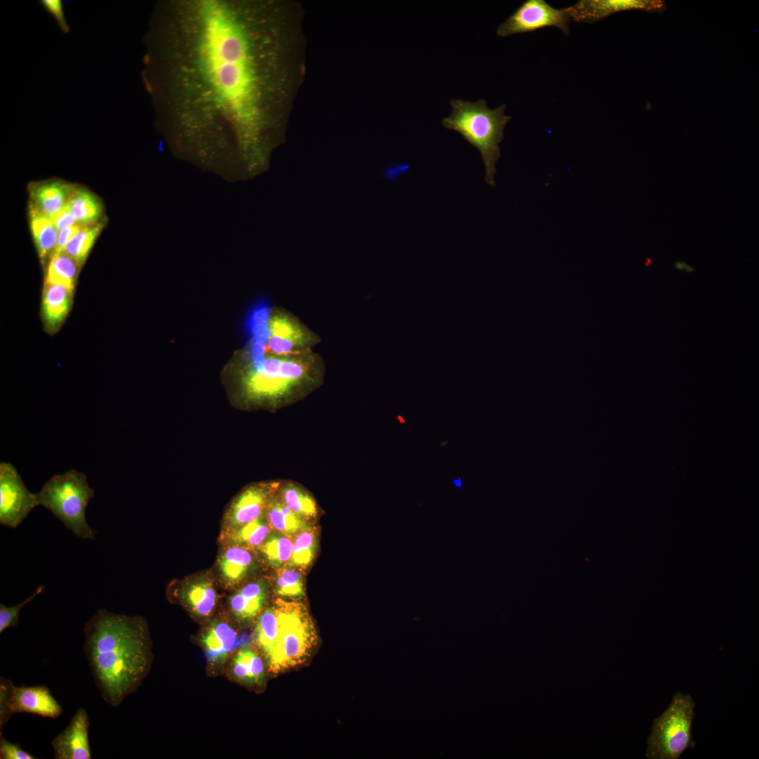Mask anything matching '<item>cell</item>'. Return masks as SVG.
<instances>
[{
    "mask_svg": "<svg viewBox=\"0 0 759 759\" xmlns=\"http://www.w3.org/2000/svg\"><path fill=\"white\" fill-rule=\"evenodd\" d=\"M83 649L103 699L112 706L133 692L149 668L150 642L137 617L99 609L86 622Z\"/></svg>",
    "mask_w": 759,
    "mask_h": 759,
    "instance_id": "obj_1",
    "label": "cell"
},
{
    "mask_svg": "<svg viewBox=\"0 0 759 759\" xmlns=\"http://www.w3.org/2000/svg\"><path fill=\"white\" fill-rule=\"evenodd\" d=\"M232 361L239 394L250 403L274 407L292 404L324 382L325 365L314 351L281 356L263 353L247 342Z\"/></svg>",
    "mask_w": 759,
    "mask_h": 759,
    "instance_id": "obj_2",
    "label": "cell"
},
{
    "mask_svg": "<svg viewBox=\"0 0 759 759\" xmlns=\"http://www.w3.org/2000/svg\"><path fill=\"white\" fill-rule=\"evenodd\" d=\"M208 25L216 80L241 118L253 122L259 117L262 92L252 51L247 41L231 27L214 19Z\"/></svg>",
    "mask_w": 759,
    "mask_h": 759,
    "instance_id": "obj_3",
    "label": "cell"
},
{
    "mask_svg": "<svg viewBox=\"0 0 759 759\" xmlns=\"http://www.w3.org/2000/svg\"><path fill=\"white\" fill-rule=\"evenodd\" d=\"M452 112L442 119V125L459 133L481 153L485 166V181L495 186L496 162L500 157L499 143L504 138V129L511 119L505 115V104L490 109L486 101L476 102L451 99Z\"/></svg>",
    "mask_w": 759,
    "mask_h": 759,
    "instance_id": "obj_4",
    "label": "cell"
},
{
    "mask_svg": "<svg viewBox=\"0 0 759 759\" xmlns=\"http://www.w3.org/2000/svg\"><path fill=\"white\" fill-rule=\"evenodd\" d=\"M247 342L265 353L292 356L308 353L321 342L320 336L289 310L265 304L250 312Z\"/></svg>",
    "mask_w": 759,
    "mask_h": 759,
    "instance_id": "obj_5",
    "label": "cell"
},
{
    "mask_svg": "<svg viewBox=\"0 0 759 759\" xmlns=\"http://www.w3.org/2000/svg\"><path fill=\"white\" fill-rule=\"evenodd\" d=\"M39 505L50 510L65 526L84 539H94L96 531L86 520V509L94 496L86 476L74 469L53 476L37 493Z\"/></svg>",
    "mask_w": 759,
    "mask_h": 759,
    "instance_id": "obj_6",
    "label": "cell"
},
{
    "mask_svg": "<svg viewBox=\"0 0 759 759\" xmlns=\"http://www.w3.org/2000/svg\"><path fill=\"white\" fill-rule=\"evenodd\" d=\"M694 707L690 695H674L667 709L654 720L647 740V758L677 759L687 748L694 747L692 737Z\"/></svg>",
    "mask_w": 759,
    "mask_h": 759,
    "instance_id": "obj_7",
    "label": "cell"
},
{
    "mask_svg": "<svg viewBox=\"0 0 759 759\" xmlns=\"http://www.w3.org/2000/svg\"><path fill=\"white\" fill-rule=\"evenodd\" d=\"M276 611L278 633L275 645L266 658L275 672L302 662L315 644L313 625L303 605L279 600Z\"/></svg>",
    "mask_w": 759,
    "mask_h": 759,
    "instance_id": "obj_8",
    "label": "cell"
},
{
    "mask_svg": "<svg viewBox=\"0 0 759 759\" xmlns=\"http://www.w3.org/2000/svg\"><path fill=\"white\" fill-rule=\"evenodd\" d=\"M27 713L44 718H56L63 708L43 685L15 686L3 677L0 681V737L4 725L13 713Z\"/></svg>",
    "mask_w": 759,
    "mask_h": 759,
    "instance_id": "obj_9",
    "label": "cell"
},
{
    "mask_svg": "<svg viewBox=\"0 0 759 759\" xmlns=\"http://www.w3.org/2000/svg\"><path fill=\"white\" fill-rule=\"evenodd\" d=\"M571 20L567 8L557 9L544 0H527L498 27L496 34L505 37L554 26L568 35Z\"/></svg>",
    "mask_w": 759,
    "mask_h": 759,
    "instance_id": "obj_10",
    "label": "cell"
},
{
    "mask_svg": "<svg viewBox=\"0 0 759 759\" xmlns=\"http://www.w3.org/2000/svg\"><path fill=\"white\" fill-rule=\"evenodd\" d=\"M39 505L37 494L25 486L15 467L0 463V524L15 528Z\"/></svg>",
    "mask_w": 759,
    "mask_h": 759,
    "instance_id": "obj_11",
    "label": "cell"
},
{
    "mask_svg": "<svg viewBox=\"0 0 759 759\" xmlns=\"http://www.w3.org/2000/svg\"><path fill=\"white\" fill-rule=\"evenodd\" d=\"M666 4L654 0H580L567 8L571 20L593 23L617 12L641 10L661 12Z\"/></svg>",
    "mask_w": 759,
    "mask_h": 759,
    "instance_id": "obj_12",
    "label": "cell"
},
{
    "mask_svg": "<svg viewBox=\"0 0 759 759\" xmlns=\"http://www.w3.org/2000/svg\"><path fill=\"white\" fill-rule=\"evenodd\" d=\"M89 720L87 712L79 708L70 723L51 741L55 759H90Z\"/></svg>",
    "mask_w": 759,
    "mask_h": 759,
    "instance_id": "obj_13",
    "label": "cell"
},
{
    "mask_svg": "<svg viewBox=\"0 0 759 759\" xmlns=\"http://www.w3.org/2000/svg\"><path fill=\"white\" fill-rule=\"evenodd\" d=\"M269 488L254 486L246 489L236 499L228 514V522L240 527L259 517L266 506Z\"/></svg>",
    "mask_w": 759,
    "mask_h": 759,
    "instance_id": "obj_14",
    "label": "cell"
},
{
    "mask_svg": "<svg viewBox=\"0 0 759 759\" xmlns=\"http://www.w3.org/2000/svg\"><path fill=\"white\" fill-rule=\"evenodd\" d=\"M74 289L45 283L42 296V316L48 331H56L67 316Z\"/></svg>",
    "mask_w": 759,
    "mask_h": 759,
    "instance_id": "obj_15",
    "label": "cell"
},
{
    "mask_svg": "<svg viewBox=\"0 0 759 759\" xmlns=\"http://www.w3.org/2000/svg\"><path fill=\"white\" fill-rule=\"evenodd\" d=\"M74 190L73 185L59 181L38 183L30 188V204L51 217L65 206Z\"/></svg>",
    "mask_w": 759,
    "mask_h": 759,
    "instance_id": "obj_16",
    "label": "cell"
},
{
    "mask_svg": "<svg viewBox=\"0 0 759 759\" xmlns=\"http://www.w3.org/2000/svg\"><path fill=\"white\" fill-rule=\"evenodd\" d=\"M30 219L32 235L39 255L43 260L55 249L58 230L51 218L30 205Z\"/></svg>",
    "mask_w": 759,
    "mask_h": 759,
    "instance_id": "obj_17",
    "label": "cell"
},
{
    "mask_svg": "<svg viewBox=\"0 0 759 759\" xmlns=\"http://www.w3.org/2000/svg\"><path fill=\"white\" fill-rule=\"evenodd\" d=\"M237 639L235 630L226 623L211 626L202 638L207 654L213 661H223L233 649Z\"/></svg>",
    "mask_w": 759,
    "mask_h": 759,
    "instance_id": "obj_18",
    "label": "cell"
},
{
    "mask_svg": "<svg viewBox=\"0 0 759 759\" xmlns=\"http://www.w3.org/2000/svg\"><path fill=\"white\" fill-rule=\"evenodd\" d=\"M265 598L264 585L261 583H251L232 597L231 607L238 618H249L259 612Z\"/></svg>",
    "mask_w": 759,
    "mask_h": 759,
    "instance_id": "obj_19",
    "label": "cell"
},
{
    "mask_svg": "<svg viewBox=\"0 0 759 759\" xmlns=\"http://www.w3.org/2000/svg\"><path fill=\"white\" fill-rule=\"evenodd\" d=\"M252 562L250 552L243 547L233 546L221 555L219 566L225 580L234 584L242 578Z\"/></svg>",
    "mask_w": 759,
    "mask_h": 759,
    "instance_id": "obj_20",
    "label": "cell"
},
{
    "mask_svg": "<svg viewBox=\"0 0 759 759\" xmlns=\"http://www.w3.org/2000/svg\"><path fill=\"white\" fill-rule=\"evenodd\" d=\"M79 267L64 252L53 254L48 266L46 283L74 289Z\"/></svg>",
    "mask_w": 759,
    "mask_h": 759,
    "instance_id": "obj_21",
    "label": "cell"
},
{
    "mask_svg": "<svg viewBox=\"0 0 759 759\" xmlns=\"http://www.w3.org/2000/svg\"><path fill=\"white\" fill-rule=\"evenodd\" d=\"M67 203L77 221L80 224L94 223L103 212L102 205L97 197L84 189H75Z\"/></svg>",
    "mask_w": 759,
    "mask_h": 759,
    "instance_id": "obj_22",
    "label": "cell"
},
{
    "mask_svg": "<svg viewBox=\"0 0 759 759\" xmlns=\"http://www.w3.org/2000/svg\"><path fill=\"white\" fill-rule=\"evenodd\" d=\"M268 519L274 529L285 536L309 528L304 519L294 513L283 502H272L268 510Z\"/></svg>",
    "mask_w": 759,
    "mask_h": 759,
    "instance_id": "obj_23",
    "label": "cell"
},
{
    "mask_svg": "<svg viewBox=\"0 0 759 759\" xmlns=\"http://www.w3.org/2000/svg\"><path fill=\"white\" fill-rule=\"evenodd\" d=\"M103 225H84L69 241L64 252L81 266L85 261Z\"/></svg>",
    "mask_w": 759,
    "mask_h": 759,
    "instance_id": "obj_24",
    "label": "cell"
},
{
    "mask_svg": "<svg viewBox=\"0 0 759 759\" xmlns=\"http://www.w3.org/2000/svg\"><path fill=\"white\" fill-rule=\"evenodd\" d=\"M283 503L303 519L313 518L317 514L314 499L297 485L289 484L282 490Z\"/></svg>",
    "mask_w": 759,
    "mask_h": 759,
    "instance_id": "obj_25",
    "label": "cell"
},
{
    "mask_svg": "<svg viewBox=\"0 0 759 759\" xmlns=\"http://www.w3.org/2000/svg\"><path fill=\"white\" fill-rule=\"evenodd\" d=\"M190 608L200 616H208L216 602V592L212 585L205 580L191 584L185 592Z\"/></svg>",
    "mask_w": 759,
    "mask_h": 759,
    "instance_id": "obj_26",
    "label": "cell"
},
{
    "mask_svg": "<svg viewBox=\"0 0 759 759\" xmlns=\"http://www.w3.org/2000/svg\"><path fill=\"white\" fill-rule=\"evenodd\" d=\"M278 621L276 608L265 610L256 626V640L267 658L273 651L278 637Z\"/></svg>",
    "mask_w": 759,
    "mask_h": 759,
    "instance_id": "obj_27",
    "label": "cell"
},
{
    "mask_svg": "<svg viewBox=\"0 0 759 759\" xmlns=\"http://www.w3.org/2000/svg\"><path fill=\"white\" fill-rule=\"evenodd\" d=\"M268 533L269 527L266 522L259 517L232 531L228 537L236 544L254 547L262 545Z\"/></svg>",
    "mask_w": 759,
    "mask_h": 759,
    "instance_id": "obj_28",
    "label": "cell"
},
{
    "mask_svg": "<svg viewBox=\"0 0 759 759\" xmlns=\"http://www.w3.org/2000/svg\"><path fill=\"white\" fill-rule=\"evenodd\" d=\"M260 547L262 553L273 567L280 568L290 562L293 543L285 535H272Z\"/></svg>",
    "mask_w": 759,
    "mask_h": 759,
    "instance_id": "obj_29",
    "label": "cell"
},
{
    "mask_svg": "<svg viewBox=\"0 0 759 759\" xmlns=\"http://www.w3.org/2000/svg\"><path fill=\"white\" fill-rule=\"evenodd\" d=\"M309 528L301 531L293 543L292 554L289 562L292 566H306L314 557L316 536Z\"/></svg>",
    "mask_w": 759,
    "mask_h": 759,
    "instance_id": "obj_30",
    "label": "cell"
},
{
    "mask_svg": "<svg viewBox=\"0 0 759 759\" xmlns=\"http://www.w3.org/2000/svg\"><path fill=\"white\" fill-rule=\"evenodd\" d=\"M276 590L283 597H300L304 595L300 574L294 569H280L278 571Z\"/></svg>",
    "mask_w": 759,
    "mask_h": 759,
    "instance_id": "obj_31",
    "label": "cell"
},
{
    "mask_svg": "<svg viewBox=\"0 0 759 759\" xmlns=\"http://www.w3.org/2000/svg\"><path fill=\"white\" fill-rule=\"evenodd\" d=\"M44 589V586L40 585L31 596L17 605L7 606L3 604H0V633H2L7 628L18 625L21 609L41 594Z\"/></svg>",
    "mask_w": 759,
    "mask_h": 759,
    "instance_id": "obj_32",
    "label": "cell"
},
{
    "mask_svg": "<svg viewBox=\"0 0 759 759\" xmlns=\"http://www.w3.org/2000/svg\"><path fill=\"white\" fill-rule=\"evenodd\" d=\"M0 758L36 759L37 758L21 748L18 744L12 743L1 736L0 737Z\"/></svg>",
    "mask_w": 759,
    "mask_h": 759,
    "instance_id": "obj_33",
    "label": "cell"
},
{
    "mask_svg": "<svg viewBox=\"0 0 759 759\" xmlns=\"http://www.w3.org/2000/svg\"><path fill=\"white\" fill-rule=\"evenodd\" d=\"M245 660L247 661L251 681L258 682L264 673V666L261 658L250 648H242Z\"/></svg>",
    "mask_w": 759,
    "mask_h": 759,
    "instance_id": "obj_34",
    "label": "cell"
},
{
    "mask_svg": "<svg viewBox=\"0 0 759 759\" xmlns=\"http://www.w3.org/2000/svg\"><path fill=\"white\" fill-rule=\"evenodd\" d=\"M51 218L58 231L79 223L67 202Z\"/></svg>",
    "mask_w": 759,
    "mask_h": 759,
    "instance_id": "obj_35",
    "label": "cell"
},
{
    "mask_svg": "<svg viewBox=\"0 0 759 759\" xmlns=\"http://www.w3.org/2000/svg\"><path fill=\"white\" fill-rule=\"evenodd\" d=\"M84 226L83 224L77 223L58 231L56 245L52 255L63 252L69 241Z\"/></svg>",
    "mask_w": 759,
    "mask_h": 759,
    "instance_id": "obj_36",
    "label": "cell"
},
{
    "mask_svg": "<svg viewBox=\"0 0 759 759\" xmlns=\"http://www.w3.org/2000/svg\"><path fill=\"white\" fill-rule=\"evenodd\" d=\"M41 2L47 11L52 13L55 17L62 30L65 32H67L69 31V27L64 18L61 1L44 0Z\"/></svg>",
    "mask_w": 759,
    "mask_h": 759,
    "instance_id": "obj_37",
    "label": "cell"
},
{
    "mask_svg": "<svg viewBox=\"0 0 759 759\" xmlns=\"http://www.w3.org/2000/svg\"><path fill=\"white\" fill-rule=\"evenodd\" d=\"M233 672L239 680L251 681L248 666L242 649L239 650L233 659Z\"/></svg>",
    "mask_w": 759,
    "mask_h": 759,
    "instance_id": "obj_38",
    "label": "cell"
},
{
    "mask_svg": "<svg viewBox=\"0 0 759 759\" xmlns=\"http://www.w3.org/2000/svg\"><path fill=\"white\" fill-rule=\"evenodd\" d=\"M673 268L681 271H685L686 273H692L695 271V268L682 261H675L673 264Z\"/></svg>",
    "mask_w": 759,
    "mask_h": 759,
    "instance_id": "obj_39",
    "label": "cell"
},
{
    "mask_svg": "<svg viewBox=\"0 0 759 759\" xmlns=\"http://www.w3.org/2000/svg\"><path fill=\"white\" fill-rule=\"evenodd\" d=\"M451 484L457 490L462 489L463 488L464 484L462 482L461 476H458V477L452 479Z\"/></svg>",
    "mask_w": 759,
    "mask_h": 759,
    "instance_id": "obj_40",
    "label": "cell"
},
{
    "mask_svg": "<svg viewBox=\"0 0 759 759\" xmlns=\"http://www.w3.org/2000/svg\"><path fill=\"white\" fill-rule=\"evenodd\" d=\"M651 264H652L651 259L649 258V257H647L646 259H645V262H644V266L647 267V266H650Z\"/></svg>",
    "mask_w": 759,
    "mask_h": 759,
    "instance_id": "obj_41",
    "label": "cell"
},
{
    "mask_svg": "<svg viewBox=\"0 0 759 759\" xmlns=\"http://www.w3.org/2000/svg\"><path fill=\"white\" fill-rule=\"evenodd\" d=\"M398 422H400L401 423H402V424L406 423V420L402 417L401 415H398Z\"/></svg>",
    "mask_w": 759,
    "mask_h": 759,
    "instance_id": "obj_42",
    "label": "cell"
}]
</instances>
